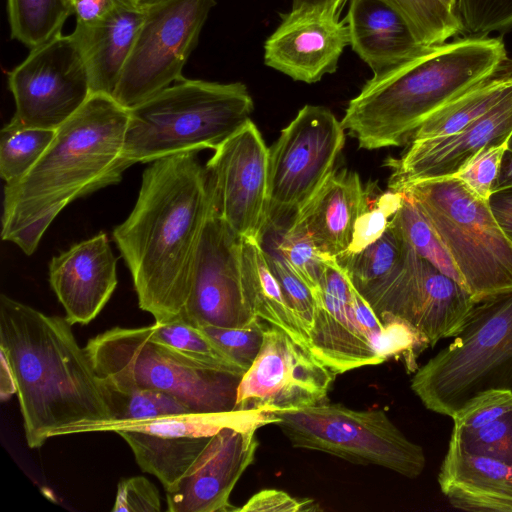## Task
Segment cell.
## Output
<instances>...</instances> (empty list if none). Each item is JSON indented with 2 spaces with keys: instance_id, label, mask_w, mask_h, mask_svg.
Returning a JSON list of instances; mask_svg holds the SVG:
<instances>
[{
  "instance_id": "484cf974",
  "label": "cell",
  "mask_w": 512,
  "mask_h": 512,
  "mask_svg": "<svg viewBox=\"0 0 512 512\" xmlns=\"http://www.w3.org/2000/svg\"><path fill=\"white\" fill-rule=\"evenodd\" d=\"M352 50L379 74L424 46L402 15L383 0H350L345 18Z\"/></svg>"
},
{
  "instance_id": "60d3db41",
  "label": "cell",
  "mask_w": 512,
  "mask_h": 512,
  "mask_svg": "<svg viewBox=\"0 0 512 512\" xmlns=\"http://www.w3.org/2000/svg\"><path fill=\"white\" fill-rule=\"evenodd\" d=\"M265 254L270 269L280 284L285 300L296 315L310 346L309 333L313 325L315 310L314 294L277 252L272 254L265 251Z\"/></svg>"
},
{
  "instance_id": "f546056e",
  "label": "cell",
  "mask_w": 512,
  "mask_h": 512,
  "mask_svg": "<svg viewBox=\"0 0 512 512\" xmlns=\"http://www.w3.org/2000/svg\"><path fill=\"white\" fill-rule=\"evenodd\" d=\"M99 382L111 414V421L103 427L102 432H114L128 424L194 412L178 398L165 392L121 388L102 377H99Z\"/></svg>"
},
{
  "instance_id": "f907efd6",
  "label": "cell",
  "mask_w": 512,
  "mask_h": 512,
  "mask_svg": "<svg viewBox=\"0 0 512 512\" xmlns=\"http://www.w3.org/2000/svg\"><path fill=\"white\" fill-rule=\"evenodd\" d=\"M135 4L142 8H147L157 2H160L162 0H132Z\"/></svg>"
},
{
  "instance_id": "ac0fdd59",
  "label": "cell",
  "mask_w": 512,
  "mask_h": 512,
  "mask_svg": "<svg viewBox=\"0 0 512 512\" xmlns=\"http://www.w3.org/2000/svg\"><path fill=\"white\" fill-rule=\"evenodd\" d=\"M211 203L241 238L261 242L268 191V148L249 120L205 165Z\"/></svg>"
},
{
  "instance_id": "ba28073f",
  "label": "cell",
  "mask_w": 512,
  "mask_h": 512,
  "mask_svg": "<svg viewBox=\"0 0 512 512\" xmlns=\"http://www.w3.org/2000/svg\"><path fill=\"white\" fill-rule=\"evenodd\" d=\"M401 192L430 221L476 303L512 291V243L488 201L455 176L419 181Z\"/></svg>"
},
{
  "instance_id": "3957f363",
  "label": "cell",
  "mask_w": 512,
  "mask_h": 512,
  "mask_svg": "<svg viewBox=\"0 0 512 512\" xmlns=\"http://www.w3.org/2000/svg\"><path fill=\"white\" fill-rule=\"evenodd\" d=\"M128 109L92 94L37 163L5 184L1 237L32 255L55 217L72 201L117 184L130 166L122 156Z\"/></svg>"
},
{
  "instance_id": "4316f807",
  "label": "cell",
  "mask_w": 512,
  "mask_h": 512,
  "mask_svg": "<svg viewBox=\"0 0 512 512\" xmlns=\"http://www.w3.org/2000/svg\"><path fill=\"white\" fill-rule=\"evenodd\" d=\"M450 442L512 465V392L491 390L468 402L453 417Z\"/></svg>"
},
{
  "instance_id": "7bdbcfd3",
  "label": "cell",
  "mask_w": 512,
  "mask_h": 512,
  "mask_svg": "<svg viewBox=\"0 0 512 512\" xmlns=\"http://www.w3.org/2000/svg\"><path fill=\"white\" fill-rule=\"evenodd\" d=\"M160 494L156 486L144 476H133L119 481L113 512H158Z\"/></svg>"
},
{
  "instance_id": "ee69618b",
  "label": "cell",
  "mask_w": 512,
  "mask_h": 512,
  "mask_svg": "<svg viewBox=\"0 0 512 512\" xmlns=\"http://www.w3.org/2000/svg\"><path fill=\"white\" fill-rule=\"evenodd\" d=\"M318 510L317 504L310 499L295 498L277 489H264L253 496L241 507L239 512H299Z\"/></svg>"
},
{
  "instance_id": "9c48e42d",
  "label": "cell",
  "mask_w": 512,
  "mask_h": 512,
  "mask_svg": "<svg viewBox=\"0 0 512 512\" xmlns=\"http://www.w3.org/2000/svg\"><path fill=\"white\" fill-rule=\"evenodd\" d=\"M272 412L275 425L295 448L381 466L408 478L418 477L425 468L423 448L409 440L383 410H353L326 401Z\"/></svg>"
},
{
  "instance_id": "836d02e7",
  "label": "cell",
  "mask_w": 512,
  "mask_h": 512,
  "mask_svg": "<svg viewBox=\"0 0 512 512\" xmlns=\"http://www.w3.org/2000/svg\"><path fill=\"white\" fill-rule=\"evenodd\" d=\"M151 326L158 342L207 367L244 374L245 369L228 357L199 327L178 316Z\"/></svg>"
},
{
  "instance_id": "816d5d0a",
  "label": "cell",
  "mask_w": 512,
  "mask_h": 512,
  "mask_svg": "<svg viewBox=\"0 0 512 512\" xmlns=\"http://www.w3.org/2000/svg\"><path fill=\"white\" fill-rule=\"evenodd\" d=\"M445 5H447L452 10L456 11L457 0H441ZM457 13V12H456Z\"/></svg>"
},
{
  "instance_id": "f5cc1de1",
  "label": "cell",
  "mask_w": 512,
  "mask_h": 512,
  "mask_svg": "<svg viewBox=\"0 0 512 512\" xmlns=\"http://www.w3.org/2000/svg\"><path fill=\"white\" fill-rule=\"evenodd\" d=\"M507 149L512 151V134L507 141Z\"/></svg>"
},
{
  "instance_id": "d6986e66",
  "label": "cell",
  "mask_w": 512,
  "mask_h": 512,
  "mask_svg": "<svg viewBox=\"0 0 512 512\" xmlns=\"http://www.w3.org/2000/svg\"><path fill=\"white\" fill-rule=\"evenodd\" d=\"M512 134V88L490 110L459 131L438 138L412 140L399 158H389V190L455 175L481 150L507 143Z\"/></svg>"
},
{
  "instance_id": "681fc988",
  "label": "cell",
  "mask_w": 512,
  "mask_h": 512,
  "mask_svg": "<svg viewBox=\"0 0 512 512\" xmlns=\"http://www.w3.org/2000/svg\"><path fill=\"white\" fill-rule=\"evenodd\" d=\"M509 187H512V151L507 149L501 161L493 192Z\"/></svg>"
},
{
  "instance_id": "8d00e7d4",
  "label": "cell",
  "mask_w": 512,
  "mask_h": 512,
  "mask_svg": "<svg viewBox=\"0 0 512 512\" xmlns=\"http://www.w3.org/2000/svg\"><path fill=\"white\" fill-rule=\"evenodd\" d=\"M276 251L316 297L330 257L322 254L306 233L291 226L284 232Z\"/></svg>"
},
{
  "instance_id": "c3c4849f",
  "label": "cell",
  "mask_w": 512,
  "mask_h": 512,
  "mask_svg": "<svg viewBox=\"0 0 512 512\" xmlns=\"http://www.w3.org/2000/svg\"><path fill=\"white\" fill-rule=\"evenodd\" d=\"M346 0H292V10L321 9L340 13Z\"/></svg>"
},
{
  "instance_id": "5b68a950",
  "label": "cell",
  "mask_w": 512,
  "mask_h": 512,
  "mask_svg": "<svg viewBox=\"0 0 512 512\" xmlns=\"http://www.w3.org/2000/svg\"><path fill=\"white\" fill-rule=\"evenodd\" d=\"M243 83L183 78L128 109L122 156L129 165L203 149L216 150L253 112Z\"/></svg>"
},
{
  "instance_id": "cb8c5ba5",
  "label": "cell",
  "mask_w": 512,
  "mask_h": 512,
  "mask_svg": "<svg viewBox=\"0 0 512 512\" xmlns=\"http://www.w3.org/2000/svg\"><path fill=\"white\" fill-rule=\"evenodd\" d=\"M438 484L454 508L512 512V465L496 457L471 453L449 442Z\"/></svg>"
},
{
  "instance_id": "44dd1931",
  "label": "cell",
  "mask_w": 512,
  "mask_h": 512,
  "mask_svg": "<svg viewBox=\"0 0 512 512\" xmlns=\"http://www.w3.org/2000/svg\"><path fill=\"white\" fill-rule=\"evenodd\" d=\"M321 9L291 10L264 44V62L290 78L316 83L334 73L350 44L346 19Z\"/></svg>"
},
{
  "instance_id": "d6a6232c",
  "label": "cell",
  "mask_w": 512,
  "mask_h": 512,
  "mask_svg": "<svg viewBox=\"0 0 512 512\" xmlns=\"http://www.w3.org/2000/svg\"><path fill=\"white\" fill-rule=\"evenodd\" d=\"M392 221L406 244L420 257L464 287L463 280L430 221L405 192ZM465 288V287H464Z\"/></svg>"
},
{
  "instance_id": "8fae6325",
  "label": "cell",
  "mask_w": 512,
  "mask_h": 512,
  "mask_svg": "<svg viewBox=\"0 0 512 512\" xmlns=\"http://www.w3.org/2000/svg\"><path fill=\"white\" fill-rule=\"evenodd\" d=\"M309 341L312 354L336 375L395 357L390 326L332 257L315 297Z\"/></svg>"
},
{
  "instance_id": "277c9868",
  "label": "cell",
  "mask_w": 512,
  "mask_h": 512,
  "mask_svg": "<svg viewBox=\"0 0 512 512\" xmlns=\"http://www.w3.org/2000/svg\"><path fill=\"white\" fill-rule=\"evenodd\" d=\"M503 40L467 36L424 46L373 75L350 100L342 127L366 150L408 144L443 106L507 68Z\"/></svg>"
},
{
  "instance_id": "4fadbf2b",
  "label": "cell",
  "mask_w": 512,
  "mask_h": 512,
  "mask_svg": "<svg viewBox=\"0 0 512 512\" xmlns=\"http://www.w3.org/2000/svg\"><path fill=\"white\" fill-rule=\"evenodd\" d=\"M15 102L11 122L57 130L92 95L83 53L71 34L59 33L31 49L8 74Z\"/></svg>"
},
{
  "instance_id": "9a60e30c",
  "label": "cell",
  "mask_w": 512,
  "mask_h": 512,
  "mask_svg": "<svg viewBox=\"0 0 512 512\" xmlns=\"http://www.w3.org/2000/svg\"><path fill=\"white\" fill-rule=\"evenodd\" d=\"M276 422L272 411L235 409L166 416L121 426L114 432L130 446L138 466L154 475L166 491L187 472L221 429L229 426L259 429Z\"/></svg>"
},
{
  "instance_id": "d590c367",
  "label": "cell",
  "mask_w": 512,
  "mask_h": 512,
  "mask_svg": "<svg viewBox=\"0 0 512 512\" xmlns=\"http://www.w3.org/2000/svg\"><path fill=\"white\" fill-rule=\"evenodd\" d=\"M406 20L423 46L439 44L463 32L456 11L441 0H383Z\"/></svg>"
},
{
  "instance_id": "74e56055",
  "label": "cell",
  "mask_w": 512,
  "mask_h": 512,
  "mask_svg": "<svg viewBox=\"0 0 512 512\" xmlns=\"http://www.w3.org/2000/svg\"><path fill=\"white\" fill-rule=\"evenodd\" d=\"M456 12L468 36L512 29V0H457Z\"/></svg>"
},
{
  "instance_id": "f1b7e54d",
  "label": "cell",
  "mask_w": 512,
  "mask_h": 512,
  "mask_svg": "<svg viewBox=\"0 0 512 512\" xmlns=\"http://www.w3.org/2000/svg\"><path fill=\"white\" fill-rule=\"evenodd\" d=\"M511 88L512 70L506 69L432 114L418 127L410 141L443 137L459 131L490 110Z\"/></svg>"
},
{
  "instance_id": "7dc6e473",
  "label": "cell",
  "mask_w": 512,
  "mask_h": 512,
  "mask_svg": "<svg viewBox=\"0 0 512 512\" xmlns=\"http://www.w3.org/2000/svg\"><path fill=\"white\" fill-rule=\"evenodd\" d=\"M0 354V398L2 401H5L13 394H17V385L12 368L6 356L1 351Z\"/></svg>"
},
{
  "instance_id": "ab89813d",
  "label": "cell",
  "mask_w": 512,
  "mask_h": 512,
  "mask_svg": "<svg viewBox=\"0 0 512 512\" xmlns=\"http://www.w3.org/2000/svg\"><path fill=\"white\" fill-rule=\"evenodd\" d=\"M401 202L402 192L392 190L380 194L372 202L369 199L366 209L356 221L350 246L340 256L356 254L379 239L388 228Z\"/></svg>"
},
{
  "instance_id": "ffe728a7",
  "label": "cell",
  "mask_w": 512,
  "mask_h": 512,
  "mask_svg": "<svg viewBox=\"0 0 512 512\" xmlns=\"http://www.w3.org/2000/svg\"><path fill=\"white\" fill-rule=\"evenodd\" d=\"M256 427L229 426L212 436L187 472L166 490L169 512L238 511L230 501L236 483L254 460Z\"/></svg>"
},
{
  "instance_id": "83f0119b",
  "label": "cell",
  "mask_w": 512,
  "mask_h": 512,
  "mask_svg": "<svg viewBox=\"0 0 512 512\" xmlns=\"http://www.w3.org/2000/svg\"><path fill=\"white\" fill-rule=\"evenodd\" d=\"M241 274L245 296L254 315L309 349L308 339L285 300L261 242L256 239L242 238Z\"/></svg>"
},
{
  "instance_id": "e575fe53",
  "label": "cell",
  "mask_w": 512,
  "mask_h": 512,
  "mask_svg": "<svg viewBox=\"0 0 512 512\" xmlns=\"http://www.w3.org/2000/svg\"><path fill=\"white\" fill-rule=\"evenodd\" d=\"M56 130L7 123L0 132V175L6 184L22 178L52 143Z\"/></svg>"
},
{
  "instance_id": "e0dca14e",
  "label": "cell",
  "mask_w": 512,
  "mask_h": 512,
  "mask_svg": "<svg viewBox=\"0 0 512 512\" xmlns=\"http://www.w3.org/2000/svg\"><path fill=\"white\" fill-rule=\"evenodd\" d=\"M241 241L211 203L180 317L196 327L227 328L244 327L258 318L243 288Z\"/></svg>"
},
{
  "instance_id": "b9f144b4",
  "label": "cell",
  "mask_w": 512,
  "mask_h": 512,
  "mask_svg": "<svg viewBox=\"0 0 512 512\" xmlns=\"http://www.w3.org/2000/svg\"><path fill=\"white\" fill-rule=\"evenodd\" d=\"M507 143L491 146L477 153L455 175L470 191L488 201L499 174Z\"/></svg>"
},
{
  "instance_id": "d4e9b609",
  "label": "cell",
  "mask_w": 512,
  "mask_h": 512,
  "mask_svg": "<svg viewBox=\"0 0 512 512\" xmlns=\"http://www.w3.org/2000/svg\"><path fill=\"white\" fill-rule=\"evenodd\" d=\"M146 9L122 0L103 18L77 23L72 35L86 62L92 94L114 95L142 26Z\"/></svg>"
},
{
  "instance_id": "6da1fadb",
  "label": "cell",
  "mask_w": 512,
  "mask_h": 512,
  "mask_svg": "<svg viewBox=\"0 0 512 512\" xmlns=\"http://www.w3.org/2000/svg\"><path fill=\"white\" fill-rule=\"evenodd\" d=\"M197 152L157 159L143 172L140 191L113 240L128 266L139 307L155 322L178 317L211 197Z\"/></svg>"
},
{
  "instance_id": "5bb4252c",
  "label": "cell",
  "mask_w": 512,
  "mask_h": 512,
  "mask_svg": "<svg viewBox=\"0 0 512 512\" xmlns=\"http://www.w3.org/2000/svg\"><path fill=\"white\" fill-rule=\"evenodd\" d=\"M404 244L400 267L362 295L377 315L388 312L400 317L434 347L460 333L477 303L457 281Z\"/></svg>"
},
{
  "instance_id": "2e32d148",
  "label": "cell",
  "mask_w": 512,
  "mask_h": 512,
  "mask_svg": "<svg viewBox=\"0 0 512 512\" xmlns=\"http://www.w3.org/2000/svg\"><path fill=\"white\" fill-rule=\"evenodd\" d=\"M335 376L308 348L268 324L260 351L240 380L236 409L311 407L328 401Z\"/></svg>"
},
{
  "instance_id": "4dcf8cb0",
  "label": "cell",
  "mask_w": 512,
  "mask_h": 512,
  "mask_svg": "<svg viewBox=\"0 0 512 512\" xmlns=\"http://www.w3.org/2000/svg\"><path fill=\"white\" fill-rule=\"evenodd\" d=\"M404 250V240L391 218L379 239L356 254L335 259L355 288L363 294L395 273L403 261Z\"/></svg>"
},
{
  "instance_id": "7a4b0ae2",
  "label": "cell",
  "mask_w": 512,
  "mask_h": 512,
  "mask_svg": "<svg viewBox=\"0 0 512 512\" xmlns=\"http://www.w3.org/2000/svg\"><path fill=\"white\" fill-rule=\"evenodd\" d=\"M66 318L0 296V351L17 385L30 448L49 438L102 432L111 421L99 377Z\"/></svg>"
},
{
  "instance_id": "7c38bea8",
  "label": "cell",
  "mask_w": 512,
  "mask_h": 512,
  "mask_svg": "<svg viewBox=\"0 0 512 512\" xmlns=\"http://www.w3.org/2000/svg\"><path fill=\"white\" fill-rule=\"evenodd\" d=\"M216 0H162L146 9L113 98L130 109L183 79Z\"/></svg>"
},
{
  "instance_id": "603a6c76",
  "label": "cell",
  "mask_w": 512,
  "mask_h": 512,
  "mask_svg": "<svg viewBox=\"0 0 512 512\" xmlns=\"http://www.w3.org/2000/svg\"><path fill=\"white\" fill-rule=\"evenodd\" d=\"M368 189L356 172L334 170L289 226L306 233L324 255L336 258L350 246L356 221L366 209Z\"/></svg>"
},
{
  "instance_id": "1f68e13d",
  "label": "cell",
  "mask_w": 512,
  "mask_h": 512,
  "mask_svg": "<svg viewBox=\"0 0 512 512\" xmlns=\"http://www.w3.org/2000/svg\"><path fill=\"white\" fill-rule=\"evenodd\" d=\"M11 38L30 49L61 33L71 0H7Z\"/></svg>"
},
{
  "instance_id": "30bf717a",
  "label": "cell",
  "mask_w": 512,
  "mask_h": 512,
  "mask_svg": "<svg viewBox=\"0 0 512 512\" xmlns=\"http://www.w3.org/2000/svg\"><path fill=\"white\" fill-rule=\"evenodd\" d=\"M341 121L326 107L305 105L268 148L264 232L301 209L320 189L344 143Z\"/></svg>"
},
{
  "instance_id": "52a82bcc",
  "label": "cell",
  "mask_w": 512,
  "mask_h": 512,
  "mask_svg": "<svg viewBox=\"0 0 512 512\" xmlns=\"http://www.w3.org/2000/svg\"><path fill=\"white\" fill-rule=\"evenodd\" d=\"M97 375L121 388L152 389L175 396L194 412L236 409L243 374L198 363L152 336L151 326L113 327L85 345Z\"/></svg>"
},
{
  "instance_id": "7402d4cb",
  "label": "cell",
  "mask_w": 512,
  "mask_h": 512,
  "mask_svg": "<svg viewBox=\"0 0 512 512\" xmlns=\"http://www.w3.org/2000/svg\"><path fill=\"white\" fill-rule=\"evenodd\" d=\"M116 264L103 232L51 259L49 282L70 324L86 325L102 311L117 286Z\"/></svg>"
},
{
  "instance_id": "f35d334b",
  "label": "cell",
  "mask_w": 512,
  "mask_h": 512,
  "mask_svg": "<svg viewBox=\"0 0 512 512\" xmlns=\"http://www.w3.org/2000/svg\"><path fill=\"white\" fill-rule=\"evenodd\" d=\"M266 322L256 318L239 328L216 326L199 327L228 357L245 369L256 359L263 342Z\"/></svg>"
},
{
  "instance_id": "f6af8a7d",
  "label": "cell",
  "mask_w": 512,
  "mask_h": 512,
  "mask_svg": "<svg viewBox=\"0 0 512 512\" xmlns=\"http://www.w3.org/2000/svg\"><path fill=\"white\" fill-rule=\"evenodd\" d=\"M488 205L497 224L512 243V187L492 192Z\"/></svg>"
},
{
  "instance_id": "bcb514c9",
  "label": "cell",
  "mask_w": 512,
  "mask_h": 512,
  "mask_svg": "<svg viewBox=\"0 0 512 512\" xmlns=\"http://www.w3.org/2000/svg\"><path fill=\"white\" fill-rule=\"evenodd\" d=\"M122 0H71L72 11L76 16V22L88 24L95 22L111 10Z\"/></svg>"
},
{
  "instance_id": "8992f818",
  "label": "cell",
  "mask_w": 512,
  "mask_h": 512,
  "mask_svg": "<svg viewBox=\"0 0 512 512\" xmlns=\"http://www.w3.org/2000/svg\"><path fill=\"white\" fill-rule=\"evenodd\" d=\"M454 338L411 379L426 409L451 418L484 392H512V291L477 303Z\"/></svg>"
}]
</instances>
